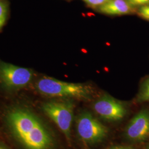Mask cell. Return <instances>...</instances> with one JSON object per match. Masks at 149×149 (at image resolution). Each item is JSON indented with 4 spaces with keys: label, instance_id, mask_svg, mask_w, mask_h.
I'll return each mask as SVG.
<instances>
[{
    "label": "cell",
    "instance_id": "obj_3",
    "mask_svg": "<svg viewBox=\"0 0 149 149\" xmlns=\"http://www.w3.org/2000/svg\"><path fill=\"white\" fill-rule=\"evenodd\" d=\"M42 109L56 124L66 138L70 141L71 128L74 118V103L69 100L47 102L42 104Z\"/></svg>",
    "mask_w": 149,
    "mask_h": 149
},
{
    "label": "cell",
    "instance_id": "obj_8",
    "mask_svg": "<svg viewBox=\"0 0 149 149\" xmlns=\"http://www.w3.org/2000/svg\"><path fill=\"white\" fill-rule=\"evenodd\" d=\"M99 11L108 15H124L130 14L132 6L126 0H109L99 7Z\"/></svg>",
    "mask_w": 149,
    "mask_h": 149
},
{
    "label": "cell",
    "instance_id": "obj_1",
    "mask_svg": "<svg viewBox=\"0 0 149 149\" xmlns=\"http://www.w3.org/2000/svg\"><path fill=\"white\" fill-rule=\"evenodd\" d=\"M6 131L21 149H54L52 134L37 114L24 106L9 108L4 116Z\"/></svg>",
    "mask_w": 149,
    "mask_h": 149
},
{
    "label": "cell",
    "instance_id": "obj_13",
    "mask_svg": "<svg viewBox=\"0 0 149 149\" xmlns=\"http://www.w3.org/2000/svg\"><path fill=\"white\" fill-rule=\"evenodd\" d=\"M86 3L91 6H98L105 3L109 0H84Z\"/></svg>",
    "mask_w": 149,
    "mask_h": 149
},
{
    "label": "cell",
    "instance_id": "obj_6",
    "mask_svg": "<svg viewBox=\"0 0 149 149\" xmlns=\"http://www.w3.org/2000/svg\"><path fill=\"white\" fill-rule=\"evenodd\" d=\"M94 109L100 117L109 121L120 120L127 113V109L123 103L106 95L96 101Z\"/></svg>",
    "mask_w": 149,
    "mask_h": 149
},
{
    "label": "cell",
    "instance_id": "obj_15",
    "mask_svg": "<svg viewBox=\"0 0 149 149\" xmlns=\"http://www.w3.org/2000/svg\"><path fill=\"white\" fill-rule=\"evenodd\" d=\"M0 149H9L7 147H6L4 145L0 144Z\"/></svg>",
    "mask_w": 149,
    "mask_h": 149
},
{
    "label": "cell",
    "instance_id": "obj_7",
    "mask_svg": "<svg viewBox=\"0 0 149 149\" xmlns=\"http://www.w3.org/2000/svg\"><path fill=\"white\" fill-rule=\"evenodd\" d=\"M126 135L133 141L149 138V111L142 110L132 119L126 129Z\"/></svg>",
    "mask_w": 149,
    "mask_h": 149
},
{
    "label": "cell",
    "instance_id": "obj_11",
    "mask_svg": "<svg viewBox=\"0 0 149 149\" xmlns=\"http://www.w3.org/2000/svg\"><path fill=\"white\" fill-rule=\"evenodd\" d=\"M138 14L143 18L149 21V5L141 6L139 10Z\"/></svg>",
    "mask_w": 149,
    "mask_h": 149
},
{
    "label": "cell",
    "instance_id": "obj_14",
    "mask_svg": "<svg viewBox=\"0 0 149 149\" xmlns=\"http://www.w3.org/2000/svg\"><path fill=\"white\" fill-rule=\"evenodd\" d=\"M111 149H132L127 147H123V146H116L114 148H112Z\"/></svg>",
    "mask_w": 149,
    "mask_h": 149
},
{
    "label": "cell",
    "instance_id": "obj_5",
    "mask_svg": "<svg viewBox=\"0 0 149 149\" xmlns=\"http://www.w3.org/2000/svg\"><path fill=\"white\" fill-rule=\"evenodd\" d=\"M77 130L79 136L86 143L95 144L106 137L107 128L89 113H84L78 118Z\"/></svg>",
    "mask_w": 149,
    "mask_h": 149
},
{
    "label": "cell",
    "instance_id": "obj_9",
    "mask_svg": "<svg viewBox=\"0 0 149 149\" xmlns=\"http://www.w3.org/2000/svg\"><path fill=\"white\" fill-rule=\"evenodd\" d=\"M138 100L149 102V77L144 81L139 93Z\"/></svg>",
    "mask_w": 149,
    "mask_h": 149
},
{
    "label": "cell",
    "instance_id": "obj_16",
    "mask_svg": "<svg viewBox=\"0 0 149 149\" xmlns=\"http://www.w3.org/2000/svg\"><path fill=\"white\" fill-rule=\"evenodd\" d=\"M148 149H149V148H148Z\"/></svg>",
    "mask_w": 149,
    "mask_h": 149
},
{
    "label": "cell",
    "instance_id": "obj_12",
    "mask_svg": "<svg viewBox=\"0 0 149 149\" xmlns=\"http://www.w3.org/2000/svg\"><path fill=\"white\" fill-rule=\"evenodd\" d=\"M132 7L149 5V0H126Z\"/></svg>",
    "mask_w": 149,
    "mask_h": 149
},
{
    "label": "cell",
    "instance_id": "obj_10",
    "mask_svg": "<svg viewBox=\"0 0 149 149\" xmlns=\"http://www.w3.org/2000/svg\"><path fill=\"white\" fill-rule=\"evenodd\" d=\"M8 16L7 3L2 1H0V31L5 24Z\"/></svg>",
    "mask_w": 149,
    "mask_h": 149
},
{
    "label": "cell",
    "instance_id": "obj_2",
    "mask_svg": "<svg viewBox=\"0 0 149 149\" xmlns=\"http://www.w3.org/2000/svg\"><path fill=\"white\" fill-rule=\"evenodd\" d=\"M38 92L50 97L74 98L79 100H89L92 90L90 86L83 84L66 82L50 77H43L36 84Z\"/></svg>",
    "mask_w": 149,
    "mask_h": 149
},
{
    "label": "cell",
    "instance_id": "obj_4",
    "mask_svg": "<svg viewBox=\"0 0 149 149\" xmlns=\"http://www.w3.org/2000/svg\"><path fill=\"white\" fill-rule=\"evenodd\" d=\"M32 70L0 61V82L8 91H16L26 87L32 81Z\"/></svg>",
    "mask_w": 149,
    "mask_h": 149
}]
</instances>
